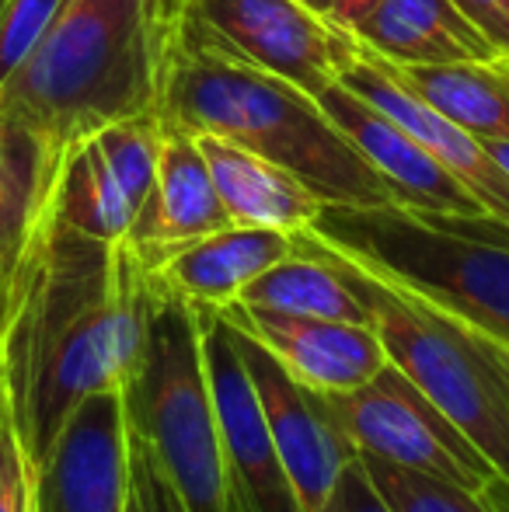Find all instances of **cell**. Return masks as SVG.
<instances>
[{"label": "cell", "mask_w": 509, "mask_h": 512, "mask_svg": "<svg viewBox=\"0 0 509 512\" xmlns=\"http://www.w3.org/2000/svg\"><path fill=\"white\" fill-rule=\"evenodd\" d=\"M147 310L136 251L63 223L46 192L0 276V384L32 467L88 394L126 391Z\"/></svg>", "instance_id": "cell-1"}, {"label": "cell", "mask_w": 509, "mask_h": 512, "mask_svg": "<svg viewBox=\"0 0 509 512\" xmlns=\"http://www.w3.org/2000/svg\"><path fill=\"white\" fill-rule=\"evenodd\" d=\"M185 0H63L0 88V119L60 161L102 126L161 112Z\"/></svg>", "instance_id": "cell-2"}, {"label": "cell", "mask_w": 509, "mask_h": 512, "mask_svg": "<svg viewBox=\"0 0 509 512\" xmlns=\"http://www.w3.org/2000/svg\"><path fill=\"white\" fill-rule=\"evenodd\" d=\"M157 115L164 129H182L192 136L210 133L252 150L290 171L321 203H394V192L374 164L328 119L318 98L279 77L175 49Z\"/></svg>", "instance_id": "cell-3"}, {"label": "cell", "mask_w": 509, "mask_h": 512, "mask_svg": "<svg viewBox=\"0 0 509 512\" xmlns=\"http://www.w3.org/2000/svg\"><path fill=\"white\" fill-rule=\"evenodd\" d=\"M307 230L339 255L433 300L509 349V223L394 203H321Z\"/></svg>", "instance_id": "cell-4"}, {"label": "cell", "mask_w": 509, "mask_h": 512, "mask_svg": "<svg viewBox=\"0 0 509 512\" xmlns=\"http://www.w3.org/2000/svg\"><path fill=\"white\" fill-rule=\"evenodd\" d=\"M346 276L394 363L509 485V349L433 300L363 269L304 230Z\"/></svg>", "instance_id": "cell-5"}, {"label": "cell", "mask_w": 509, "mask_h": 512, "mask_svg": "<svg viewBox=\"0 0 509 512\" xmlns=\"http://www.w3.org/2000/svg\"><path fill=\"white\" fill-rule=\"evenodd\" d=\"M123 398L129 429L150 446L189 512H231L199 310L154 276L140 363Z\"/></svg>", "instance_id": "cell-6"}, {"label": "cell", "mask_w": 509, "mask_h": 512, "mask_svg": "<svg viewBox=\"0 0 509 512\" xmlns=\"http://www.w3.org/2000/svg\"><path fill=\"white\" fill-rule=\"evenodd\" d=\"M178 49L279 77L318 98L353 67L360 39L300 0H185Z\"/></svg>", "instance_id": "cell-7"}, {"label": "cell", "mask_w": 509, "mask_h": 512, "mask_svg": "<svg viewBox=\"0 0 509 512\" xmlns=\"http://www.w3.org/2000/svg\"><path fill=\"white\" fill-rule=\"evenodd\" d=\"M321 405L363 457H377L471 492H485L503 481L485 453L394 363H384V370L363 387L321 394Z\"/></svg>", "instance_id": "cell-8"}, {"label": "cell", "mask_w": 509, "mask_h": 512, "mask_svg": "<svg viewBox=\"0 0 509 512\" xmlns=\"http://www.w3.org/2000/svg\"><path fill=\"white\" fill-rule=\"evenodd\" d=\"M210 366L213 405L220 422L227 509L231 512H300L279 450L272 443L262 401L241 359L234 328L213 307H196Z\"/></svg>", "instance_id": "cell-9"}, {"label": "cell", "mask_w": 509, "mask_h": 512, "mask_svg": "<svg viewBox=\"0 0 509 512\" xmlns=\"http://www.w3.org/2000/svg\"><path fill=\"white\" fill-rule=\"evenodd\" d=\"M129 492L126 398L123 391H95L35 464L32 512H126Z\"/></svg>", "instance_id": "cell-10"}, {"label": "cell", "mask_w": 509, "mask_h": 512, "mask_svg": "<svg viewBox=\"0 0 509 512\" xmlns=\"http://www.w3.org/2000/svg\"><path fill=\"white\" fill-rule=\"evenodd\" d=\"M231 328L238 338L241 359L248 366V377L258 391V401H262L272 443H276L279 460L290 474L300 512H321L342 467L353 464L360 453L332 422L318 391L293 380L283 370V363L269 349H262L255 338H248L238 324H231Z\"/></svg>", "instance_id": "cell-11"}, {"label": "cell", "mask_w": 509, "mask_h": 512, "mask_svg": "<svg viewBox=\"0 0 509 512\" xmlns=\"http://www.w3.org/2000/svg\"><path fill=\"white\" fill-rule=\"evenodd\" d=\"M318 105L353 140V147L374 164L398 206L447 216H489L482 203L401 122H394L374 102L356 95L349 84L335 81L318 95Z\"/></svg>", "instance_id": "cell-12"}, {"label": "cell", "mask_w": 509, "mask_h": 512, "mask_svg": "<svg viewBox=\"0 0 509 512\" xmlns=\"http://www.w3.org/2000/svg\"><path fill=\"white\" fill-rule=\"evenodd\" d=\"M217 310L262 349H269L293 380L318 394L363 387L387 363L381 338L370 324L279 314V310L248 307L238 300Z\"/></svg>", "instance_id": "cell-13"}, {"label": "cell", "mask_w": 509, "mask_h": 512, "mask_svg": "<svg viewBox=\"0 0 509 512\" xmlns=\"http://www.w3.org/2000/svg\"><path fill=\"white\" fill-rule=\"evenodd\" d=\"M339 81L349 84L367 102H374L394 122H401L482 203L485 213L509 223V171L489 154V147L478 136H471L468 129H461L433 105L422 102L384 56L360 46V56Z\"/></svg>", "instance_id": "cell-14"}, {"label": "cell", "mask_w": 509, "mask_h": 512, "mask_svg": "<svg viewBox=\"0 0 509 512\" xmlns=\"http://www.w3.org/2000/svg\"><path fill=\"white\" fill-rule=\"evenodd\" d=\"M224 227H234V220L220 203L196 136L182 129H164L154 189L136 209L126 244L147 269H154L171 251Z\"/></svg>", "instance_id": "cell-15"}, {"label": "cell", "mask_w": 509, "mask_h": 512, "mask_svg": "<svg viewBox=\"0 0 509 512\" xmlns=\"http://www.w3.org/2000/svg\"><path fill=\"white\" fill-rule=\"evenodd\" d=\"M297 251L286 230L272 227H224L185 248L171 251L150 269L161 290L182 297L192 307H227L241 297L255 276Z\"/></svg>", "instance_id": "cell-16"}, {"label": "cell", "mask_w": 509, "mask_h": 512, "mask_svg": "<svg viewBox=\"0 0 509 512\" xmlns=\"http://www.w3.org/2000/svg\"><path fill=\"white\" fill-rule=\"evenodd\" d=\"M353 35L394 67L499 63L503 56L454 0H381Z\"/></svg>", "instance_id": "cell-17"}, {"label": "cell", "mask_w": 509, "mask_h": 512, "mask_svg": "<svg viewBox=\"0 0 509 512\" xmlns=\"http://www.w3.org/2000/svg\"><path fill=\"white\" fill-rule=\"evenodd\" d=\"M196 143L210 164L217 196L231 213L234 227H272L297 234L321 213V199L290 171L210 133H196Z\"/></svg>", "instance_id": "cell-18"}, {"label": "cell", "mask_w": 509, "mask_h": 512, "mask_svg": "<svg viewBox=\"0 0 509 512\" xmlns=\"http://www.w3.org/2000/svg\"><path fill=\"white\" fill-rule=\"evenodd\" d=\"M297 251L286 255L283 262L269 265L262 276L241 290L238 304L279 310V314L297 317H328V321H349V324H370V314L356 290L346 283L332 258L304 234H293Z\"/></svg>", "instance_id": "cell-19"}, {"label": "cell", "mask_w": 509, "mask_h": 512, "mask_svg": "<svg viewBox=\"0 0 509 512\" xmlns=\"http://www.w3.org/2000/svg\"><path fill=\"white\" fill-rule=\"evenodd\" d=\"M394 67V63H391ZM426 105L478 140H509V63L394 67Z\"/></svg>", "instance_id": "cell-20"}, {"label": "cell", "mask_w": 509, "mask_h": 512, "mask_svg": "<svg viewBox=\"0 0 509 512\" xmlns=\"http://www.w3.org/2000/svg\"><path fill=\"white\" fill-rule=\"evenodd\" d=\"M49 206L63 223L98 241H126L133 223V206L95 136H84L60 154L49 182Z\"/></svg>", "instance_id": "cell-21"}, {"label": "cell", "mask_w": 509, "mask_h": 512, "mask_svg": "<svg viewBox=\"0 0 509 512\" xmlns=\"http://www.w3.org/2000/svg\"><path fill=\"white\" fill-rule=\"evenodd\" d=\"M56 164L60 161L28 129L0 119V276L39 213Z\"/></svg>", "instance_id": "cell-22"}, {"label": "cell", "mask_w": 509, "mask_h": 512, "mask_svg": "<svg viewBox=\"0 0 509 512\" xmlns=\"http://www.w3.org/2000/svg\"><path fill=\"white\" fill-rule=\"evenodd\" d=\"M360 460L394 512H509L506 481H496L485 492H471V488L450 485V481L429 478V474L384 464L377 457L360 453Z\"/></svg>", "instance_id": "cell-23"}, {"label": "cell", "mask_w": 509, "mask_h": 512, "mask_svg": "<svg viewBox=\"0 0 509 512\" xmlns=\"http://www.w3.org/2000/svg\"><path fill=\"white\" fill-rule=\"evenodd\" d=\"M91 136L102 147L109 168L116 171L119 185H123L136 216V209L147 199V192L154 189V178H157V161H161V143H164L161 115H133V119L109 122V126H102Z\"/></svg>", "instance_id": "cell-24"}, {"label": "cell", "mask_w": 509, "mask_h": 512, "mask_svg": "<svg viewBox=\"0 0 509 512\" xmlns=\"http://www.w3.org/2000/svg\"><path fill=\"white\" fill-rule=\"evenodd\" d=\"M63 0H0V88L35 49Z\"/></svg>", "instance_id": "cell-25"}, {"label": "cell", "mask_w": 509, "mask_h": 512, "mask_svg": "<svg viewBox=\"0 0 509 512\" xmlns=\"http://www.w3.org/2000/svg\"><path fill=\"white\" fill-rule=\"evenodd\" d=\"M35 467L14 425V411L0 384V512H32Z\"/></svg>", "instance_id": "cell-26"}, {"label": "cell", "mask_w": 509, "mask_h": 512, "mask_svg": "<svg viewBox=\"0 0 509 512\" xmlns=\"http://www.w3.org/2000/svg\"><path fill=\"white\" fill-rule=\"evenodd\" d=\"M129 474H133V495L140 499L143 512H189L150 446L133 429H129Z\"/></svg>", "instance_id": "cell-27"}, {"label": "cell", "mask_w": 509, "mask_h": 512, "mask_svg": "<svg viewBox=\"0 0 509 512\" xmlns=\"http://www.w3.org/2000/svg\"><path fill=\"white\" fill-rule=\"evenodd\" d=\"M321 512H394L381 495V488L374 485V478L367 474L363 460L356 457L353 464L342 467V474L335 478L332 495H328Z\"/></svg>", "instance_id": "cell-28"}, {"label": "cell", "mask_w": 509, "mask_h": 512, "mask_svg": "<svg viewBox=\"0 0 509 512\" xmlns=\"http://www.w3.org/2000/svg\"><path fill=\"white\" fill-rule=\"evenodd\" d=\"M454 4L492 42V49L509 60V0H454Z\"/></svg>", "instance_id": "cell-29"}, {"label": "cell", "mask_w": 509, "mask_h": 512, "mask_svg": "<svg viewBox=\"0 0 509 512\" xmlns=\"http://www.w3.org/2000/svg\"><path fill=\"white\" fill-rule=\"evenodd\" d=\"M377 4H381V0H335L332 21H335V25H342V28H349V32H353L356 21L367 18V14L374 11Z\"/></svg>", "instance_id": "cell-30"}, {"label": "cell", "mask_w": 509, "mask_h": 512, "mask_svg": "<svg viewBox=\"0 0 509 512\" xmlns=\"http://www.w3.org/2000/svg\"><path fill=\"white\" fill-rule=\"evenodd\" d=\"M482 143L489 147V154L496 157V161L509 171V140H482Z\"/></svg>", "instance_id": "cell-31"}, {"label": "cell", "mask_w": 509, "mask_h": 512, "mask_svg": "<svg viewBox=\"0 0 509 512\" xmlns=\"http://www.w3.org/2000/svg\"><path fill=\"white\" fill-rule=\"evenodd\" d=\"M304 7H311L314 14H321V18H328L332 21V7H335V0H300Z\"/></svg>", "instance_id": "cell-32"}, {"label": "cell", "mask_w": 509, "mask_h": 512, "mask_svg": "<svg viewBox=\"0 0 509 512\" xmlns=\"http://www.w3.org/2000/svg\"><path fill=\"white\" fill-rule=\"evenodd\" d=\"M126 512H143V509H140V499H136L133 492H129V506H126Z\"/></svg>", "instance_id": "cell-33"}]
</instances>
